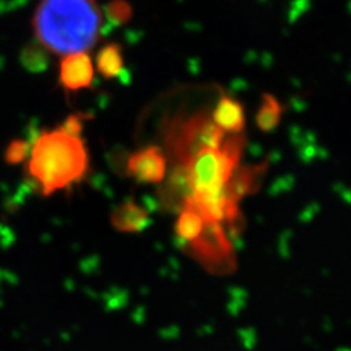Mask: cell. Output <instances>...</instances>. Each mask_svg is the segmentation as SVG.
<instances>
[{
  "mask_svg": "<svg viewBox=\"0 0 351 351\" xmlns=\"http://www.w3.org/2000/svg\"><path fill=\"white\" fill-rule=\"evenodd\" d=\"M81 116H69L56 128L40 132L28 148L27 173L43 196L81 183L90 170Z\"/></svg>",
  "mask_w": 351,
  "mask_h": 351,
  "instance_id": "6da1fadb",
  "label": "cell"
},
{
  "mask_svg": "<svg viewBox=\"0 0 351 351\" xmlns=\"http://www.w3.org/2000/svg\"><path fill=\"white\" fill-rule=\"evenodd\" d=\"M104 27V16L97 0H40L32 28L41 46L58 56L86 53Z\"/></svg>",
  "mask_w": 351,
  "mask_h": 351,
  "instance_id": "7a4b0ae2",
  "label": "cell"
},
{
  "mask_svg": "<svg viewBox=\"0 0 351 351\" xmlns=\"http://www.w3.org/2000/svg\"><path fill=\"white\" fill-rule=\"evenodd\" d=\"M245 148L241 134L228 135L219 148L204 149L186 164L189 171L193 195L223 189L233 171L240 166Z\"/></svg>",
  "mask_w": 351,
  "mask_h": 351,
  "instance_id": "3957f363",
  "label": "cell"
},
{
  "mask_svg": "<svg viewBox=\"0 0 351 351\" xmlns=\"http://www.w3.org/2000/svg\"><path fill=\"white\" fill-rule=\"evenodd\" d=\"M226 136L211 116L195 114L166 129V147L174 164L186 166L201 151L221 147Z\"/></svg>",
  "mask_w": 351,
  "mask_h": 351,
  "instance_id": "277c9868",
  "label": "cell"
},
{
  "mask_svg": "<svg viewBox=\"0 0 351 351\" xmlns=\"http://www.w3.org/2000/svg\"><path fill=\"white\" fill-rule=\"evenodd\" d=\"M188 250L208 271L226 274L234 269V249L230 243L223 224L205 221L202 233L188 243Z\"/></svg>",
  "mask_w": 351,
  "mask_h": 351,
  "instance_id": "5b68a950",
  "label": "cell"
},
{
  "mask_svg": "<svg viewBox=\"0 0 351 351\" xmlns=\"http://www.w3.org/2000/svg\"><path fill=\"white\" fill-rule=\"evenodd\" d=\"M126 171L138 183L160 184L167 176V157L157 145L144 147L130 154Z\"/></svg>",
  "mask_w": 351,
  "mask_h": 351,
  "instance_id": "8992f818",
  "label": "cell"
},
{
  "mask_svg": "<svg viewBox=\"0 0 351 351\" xmlns=\"http://www.w3.org/2000/svg\"><path fill=\"white\" fill-rule=\"evenodd\" d=\"M157 195L164 210L184 211L193 199V188L188 169L182 164H173L170 173L160 183Z\"/></svg>",
  "mask_w": 351,
  "mask_h": 351,
  "instance_id": "52a82bcc",
  "label": "cell"
},
{
  "mask_svg": "<svg viewBox=\"0 0 351 351\" xmlns=\"http://www.w3.org/2000/svg\"><path fill=\"white\" fill-rule=\"evenodd\" d=\"M94 64L88 53L64 56L59 68V82L68 93L90 88L94 81Z\"/></svg>",
  "mask_w": 351,
  "mask_h": 351,
  "instance_id": "ba28073f",
  "label": "cell"
},
{
  "mask_svg": "<svg viewBox=\"0 0 351 351\" xmlns=\"http://www.w3.org/2000/svg\"><path fill=\"white\" fill-rule=\"evenodd\" d=\"M268 170V164H258V166H239L232 178L224 184L223 192L230 202L237 204L245 196L255 193L259 189V184Z\"/></svg>",
  "mask_w": 351,
  "mask_h": 351,
  "instance_id": "9c48e42d",
  "label": "cell"
},
{
  "mask_svg": "<svg viewBox=\"0 0 351 351\" xmlns=\"http://www.w3.org/2000/svg\"><path fill=\"white\" fill-rule=\"evenodd\" d=\"M110 223L119 233H141L151 224L149 214L134 199L120 204L110 215Z\"/></svg>",
  "mask_w": 351,
  "mask_h": 351,
  "instance_id": "30bf717a",
  "label": "cell"
},
{
  "mask_svg": "<svg viewBox=\"0 0 351 351\" xmlns=\"http://www.w3.org/2000/svg\"><path fill=\"white\" fill-rule=\"evenodd\" d=\"M213 122L221 129L224 134L236 135L245 129V112L243 107L230 97H221L215 110L213 112Z\"/></svg>",
  "mask_w": 351,
  "mask_h": 351,
  "instance_id": "8fae6325",
  "label": "cell"
},
{
  "mask_svg": "<svg viewBox=\"0 0 351 351\" xmlns=\"http://www.w3.org/2000/svg\"><path fill=\"white\" fill-rule=\"evenodd\" d=\"M205 226V219L192 210H184L179 213L178 223H176V236H178L183 243H191L195 239L199 237Z\"/></svg>",
  "mask_w": 351,
  "mask_h": 351,
  "instance_id": "7c38bea8",
  "label": "cell"
},
{
  "mask_svg": "<svg viewBox=\"0 0 351 351\" xmlns=\"http://www.w3.org/2000/svg\"><path fill=\"white\" fill-rule=\"evenodd\" d=\"M281 120V106L274 100L272 97L267 95L263 98V104L259 110L256 123L262 132H271L276 129Z\"/></svg>",
  "mask_w": 351,
  "mask_h": 351,
  "instance_id": "4fadbf2b",
  "label": "cell"
},
{
  "mask_svg": "<svg viewBox=\"0 0 351 351\" xmlns=\"http://www.w3.org/2000/svg\"><path fill=\"white\" fill-rule=\"evenodd\" d=\"M97 68L107 78H113L122 68V58L116 47H107L97 58Z\"/></svg>",
  "mask_w": 351,
  "mask_h": 351,
  "instance_id": "5bb4252c",
  "label": "cell"
},
{
  "mask_svg": "<svg viewBox=\"0 0 351 351\" xmlns=\"http://www.w3.org/2000/svg\"><path fill=\"white\" fill-rule=\"evenodd\" d=\"M28 145H25L24 142L19 141H14L10 142V145L6 149V160L12 164L25 161L27 156H28Z\"/></svg>",
  "mask_w": 351,
  "mask_h": 351,
  "instance_id": "9a60e30c",
  "label": "cell"
}]
</instances>
